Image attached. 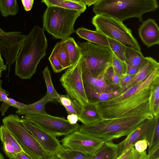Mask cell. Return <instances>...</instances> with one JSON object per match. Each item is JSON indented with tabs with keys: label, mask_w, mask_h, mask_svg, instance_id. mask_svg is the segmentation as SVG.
I'll return each mask as SVG.
<instances>
[{
	"label": "cell",
	"mask_w": 159,
	"mask_h": 159,
	"mask_svg": "<svg viewBox=\"0 0 159 159\" xmlns=\"http://www.w3.org/2000/svg\"><path fill=\"white\" fill-rule=\"evenodd\" d=\"M152 84L124 98L116 100L110 99L93 102L95 103L103 120L123 118L139 114L152 112L150 105Z\"/></svg>",
	"instance_id": "obj_3"
},
{
	"label": "cell",
	"mask_w": 159,
	"mask_h": 159,
	"mask_svg": "<svg viewBox=\"0 0 159 159\" xmlns=\"http://www.w3.org/2000/svg\"><path fill=\"white\" fill-rule=\"evenodd\" d=\"M2 149L4 152L9 159H17V152L14 147L7 143H2Z\"/></svg>",
	"instance_id": "obj_38"
},
{
	"label": "cell",
	"mask_w": 159,
	"mask_h": 159,
	"mask_svg": "<svg viewBox=\"0 0 159 159\" xmlns=\"http://www.w3.org/2000/svg\"><path fill=\"white\" fill-rule=\"evenodd\" d=\"M150 105L154 116L159 115V77L154 80L151 85Z\"/></svg>",
	"instance_id": "obj_27"
},
{
	"label": "cell",
	"mask_w": 159,
	"mask_h": 159,
	"mask_svg": "<svg viewBox=\"0 0 159 159\" xmlns=\"http://www.w3.org/2000/svg\"><path fill=\"white\" fill-rule=\"evenodd\" d=\"M42 73L47 87L46 93L50 102H58L59 94L54 88L52 80L50 71L48 66L45 68Z\"/></svg>",
	"instance_id": "obj_29"
},
{
	"label": "cell",
	"mask_w": 159,
	"mask_h": 159,
	"mask_svg": "<svg viewBox=\"0 0 159 159\" xmlns=\"http://www.w3.org/2000/svg\"><path fill=\"white\" fill-rule=\"evenodd\" d=\"M139 69L138 67L135 66L127 65L126 74L131 75H136Z\"/></svg>",
	"instance_id": "obj_44"
},
{
	"label": "cell",
	"mask_w": 159,
	"mask_h": 159,
	"mask_svg": "<svg viewBox=\"0 0 159 159\" xmlns=\"http://www.w3.org/2000/svg\"><path fill=\"white\" fill-rule=\"evenodd\" d=\"M24 119L55 136L66 135L78 130L77 123L71 124L65 118L46 113L25 115Z\"/></svg>",
	"instance_id": "obj_10"
},
{
	"label": "cell",
	"mask_w": 159,
	"mask_h": 159,
	"mask_svg": "<svg viewBox=\"0 0 159 159\" xmlns=\"http://www.w3.org/2000/svg\"></svg>",
	"instance_id": "obj_53"
},
{
	"label": "cell",
	"mask_w": 159,
	"mask_h": 159,
	"mask_svg": "<svg viewBox=\"0 0 159 159\" xmlns=\"http://www.w3.org/2000/svg\"><path fill=\"white\" fill-rule=\"evenodd\" d=\"M23 123L51 159H56V155L63 147L56 137L23 118Z\"/></svg>",
	"instance_id": "obj_12"
},
{
	"label": "cell",
	"mask_w": 159,
	"mask_h": 159,
	"mask_svg": "<svg viewBox=\"0 0 159 159\" xmlns=\"http://www.w3.org/2000/svg\"><path fill=\"white\" fill-rule=\"evenodd\" d=\"M0 140L2 143H7L10 144L17 153L24 151L13 134L3 125L0 126Z\"/></svg>",
	"instance_id": "obj_28"
},
{
	"label": "cell",
	"mask_w": 159,
	"mask_h": 159,
	"mask_svg": "<svg viewBox=\"0 0 159 159\" xmlns=\"http://www.w3.org/2000/svg\"><path fill=\"white\" fill-rule=\"evenodd\" d=\"M64 40L71 66L76 63L82 57L81 50L74 38L69 36Z\"/></svg>",
	"instance_id": "obj_25"
},
{
	"label": "cell",
	"mask_w": 159,
	"mask_h": 159,
	"mask_svg": "<svg viewBox=\"0 0 159 159\" xmlns=\"http://www.w3.org/2000/svg\"><path fill=\"white\" fill-rule=\"evenodd\" d=\"M117 159H149L146 151L139 152L132 146L125 152L120 156Z\"/></svg>",
	"instance_id": "obj_34"
},
{
	"label": "cell",
	"mask_w": 159,
	"mask_h": 159,
	"mask_svg": "<svg viewBox=\"0 0 159 159\" xmlns=\"http://www.w3.org/2000/svg\"><path fill=\"white\" fill-rule=\"evenodd\" d=\"M135 75H131L126 74L121 77L120 86L124 91L127 85L131 82Z\"/></svg>",
	"instance_id": "obj_39"
},
{
	"label": "cell",
	"mask_w": 159,
	"mask_h": 159,
	"mask_svg": "<svg viewBox=\"0 0 159 159\" xmlns=\"http://www.w3.org/2000/svg\"><path fill=\"white\" fill-rule=\"evenodd\" d=\"M85 92L89 102L102 101L110 99L120 94L124 90L120 89L110 92H100L93 89L84 83Z\"/></svg>",
	"instance_id": "obj_21"
},
{
	"label": "cell",
	"mask_w": 159,
	"mask_h": 159,
	"mask_svg": "<svg viewBox=\"0 0 159 159\" xmlns=\"http://www.w3.org/2000/svg\"><path fill=\"white\" fill-rule=\"evenodd\" d=\"M148 146L147 142L145 139L139 140L136 142L134 144L135 149L139 152L145 151Z\"/></svg>",
	"instance_id": "obj_40"
},
{
	"label": "cell",
	"mask_w": 159,
	"mask_h": 159,
	"mask_svg": "<svg viewBox=\"0 0 159 159\" xmlns=\"http://www.w3.org/2000/svg\"><path fill=\"white\" fill-rule=\"evenodd\" d=\"M159 69V62L151 57H147V61L125 89L126 90L135 85L145 81L151 74Z\"/></svg>",
	"instance_id": "obj_17"
},
{
	"label": "cell",
	"mask_w": 159,
	"mask_h": 159,
	"mask_svg": "<svg viewBox=\"0 0 159 159\" xmlns=\"http://www.w3.org/2000/svg\"><path fill=\"white\" fill-rule=\"evenodd\" d=\"M157 0H100L93 5L95 14H102L123 21L137 18L142 21L145 13L156 11Z\"/></svg>",
	"instance_id": "obj_4"
},
{
	"label": "cell",
	"mask_w": 159,
	"mask_h": 159,
	"mask_svg": "<svg viewBox=\"0 0 159 159\" xmlns=\"http://www.w3.org/2000/svg\"><path fill=\"white\" fill-rule=\"evenodd\" d=\"M82 61L81 57L68 68L60 80L67 94L81 106L89 102L82 78Z\"/></svg>",
	"instance_id": "obj_9"
},
{
	"label": "cell",
	"mask_w": 159,
	"mask_h": 159,
	"mask_svg": "<svg viewBox=\"0 0 159 159\" xmlns=\"http://www.w3.org/2000/svg\"><path fill=\"white\" fill-rule=\"evenodd\" d=\"M138 33L142 42L150 47L159 43V28L155 20L148 19L144 21L138 30Z\"/></svg>",
	"instance_id": "obj_14"
},
{
	"label": "cell",
	"mask_w": 159,
	"mask_h": 159,
	"mask_svg": "<svg viewBox=\"0 0 159 159\" xmlns=\"http://www.w3.org/2000/svg\"><path fill=\"white\" fill-rule=\"evenodd\" d=\"M147 142L149 159H159V115L154 116Z\"/></svg>",
	"instance_id": "obj_16"
},
{
	"label": "cell",
	"mask_w": 159,
	"mask_h": 159,
	"mask_svg": "<svg viewBox=\"0 0 159 159\" xmlns=\"http://www.w3.org/2000/svg\"><path fill=\"white\" fill-rule=\"evenodd\" d=\"M5 102L10 107L11 106L20 109L24 107L26 104L16 101L13 99L8 98Z\"/></svg>",
	"instance_id": "obj_41"
},
{
	"label": "cell",
	"mask_w": 159,
	"mask_h": 159,
	"mask_svg": "<svg viewBox=\"0 0 159 159\" xmlns=\"http://www.w3.org/2000/svg\"><path fill=\"white\" fill-rule=\"evenodd\" d=\"M2 80H0V102H6L8 98L9 95L7 92L4 90L2 87Z\"/></svg>",
	"instance_id": "obj_42"
},
{
	"label": "cell",
	"mask_w": 159,
	"mask_h": 159,
	"mask_svg": "<svg viewBox=\"0 0 159 159\" xmlns=\"http://www.w3.org/2000/svg\"><path fill=\"white\" fill-rule=\"evenodd\" d=\"M77 43L82 54V64L88 72L94 78L103 76L111 66L113 53L110 48L89 42Z\"/></svg>",
	"instance_id": "obj_6"
},
{
	"label": "cell",
	"mask_w": 159,
	"mask_h": 159,
	"mask_svg": "<svg viewBox=\"0 0 159 159\" xmlns=\"http://www.w3.org/2000/svg\"><path fill=\"white\" fill-rule=\"evenodd\" d=\"M103 76L110 84L120 87V81L122 75L117 74L111 66L107 69Z\"/></svg>",
	"instance_id": "obj_36"
},
{
	"label": "cell",
	"mask_w": 159,
	"mask_h": 159,
	"mask_svg": "<svg viewBox=\"0 0 159 159\" xmlns=\"http://www.w3.org/2000/svg\"><path fill=\"white\" fill-rule=\"evenodd\" d=\"M58 102L65 107L68 114H73L78 116L79 115L81 106L68 95L59 94Z\"/></svg>",
	"instance_id": "obj_26"
},
{
	"label": "cell",
	"mask_w": 159,
	"mask_h": 159,
	"mask_svg": "<svg viewBox=\"0 0 159 159\" xmlns=\"http://www.w3.org/2000/svg\"><path fill=\"white\" fill-rule=\"evenodd\" d=\"M73 1H83V0H71Z\"/></svg>",
	"instance_id": "obj_51"
},
{
	"label": "cell",
	"mask_w": 159,
	"mask_h": 159,
	"mask_svg": "<svg viewBox=\"0 0 159 159\" xmlns=\"http://www.w3.org/2000/svg\"><path fill=\"white\" fill-rule=\"evenodd\" d=\"M2 72V71H0V78L1 77V76Z\"/></svg>",
	"instance_id": "obj_52"
},
{
	"label": "cell",
	"mask_w": 159,
	"mask_h": 159,
	"mask_svg": "<svg viewBox=\"0 0 159 159\" xmlns=\"http://www.w3.org/2000/svg\"><path fill=\"white\" fill-rule=\"evenodd\" d=\"M125 62L127 65L135 66L139 69L147 61V57H144L141 52L127 46L125 51Z\"/></svg>",
	"instance_id": "obj_24"
},
{
	"label": "cell",
	"mask_w": 159,
	"mask_h": 159,
	"mask_svg": "<svg viewBox=\"0 0 159 159\" xmlns=\"http://www.w3.org/2000/svg\"><path fill=\"white\" fill-rule=\"evenodd\" d=\"M111 66L114 70L119 75H122L126 74L127 67L125 61L118 58L113 53Z\"/></svg>",
	"instance_id": "obj_37"
},
{
	"label": "cell",
	"mask_w": 159,
	"mask_h": 159,
	"mask_svg": "<svg viewBox=\"0 0 159 159\" xmlns=\"http://www.w3.org/2000/svg\"><path fill=\"white\" fill-rule=\"evenodd\" d=\"M153 118L144 121L136 129L126 136L125 139L118 144V157L125 152L137 141L146 139L148 132L153 121Z\"/></svg>",
	"instance_id": "obj_13"
},
{
	"label": "cell",
	"mask_w": 159,
	"mask_h": 159,
	"mask_svg": "<svg viewBox=\"0 0 159 159\" xmlns=\"http://www.w3.org/2000/svg\"><path fill=\"white\" fill-rule=\"evenodd\" d=\"M47 7L55 6L72 10L84 12L86 9V5L83 1L71 0H42Z\"/></svg>",
	"instance_id": "obj_23"
},
{
	"label": "cell",
	"mask_w": 159,
	"mask_h": 159,
	"mask_svg": "<svg viewBox=\"0 0 159 159\" xmlns=\"http://www.w3.org/2000/svg\"><path fill=\"white\" fill-rule=\"evenodd\" d=\"M58 57L60 64L64 70L71 66L64 39L63 40L58 52Z\"/></svg>",
	"instance_id": "obj_35"
},
{
	"label": "cell",
	"mask_w": 159,
	"mask_h": 159,
	"mask_svg": "<svg viewBox=\"0 0 159 159\" xmlns=\"http://www.w3.org/2000/svg\"><path fill=\"white\" fill-rule=\"evenodd\" d=\"M62 42L63 40H62L56 44L48 58L52 69L56 73H60L64 70L60 64L58 57V52Z\"/></svg>",
	"instance_id": "obj_33"
},
{
	"label": "cell",
	"mask_w": 159,
	"mask_h": 159,
	"mask_svg": "<svg viewBox=\"0 0 159 159\" xmlns=\"http://www.w3.org/2000/svg\"><path fill=\"white\" fill-rule=\"evenodd\" d=\"M17 159H33L29 155L24 151L17 153Z\"/></svg>",
	"instance_id": "obj_46"
},
{
	"label": "cell",
	"mask_w": 159,
	"mask_h": 159,
	"mask_svg": "<svg viewBox=\"0 0 159 159\" xmlns=\"http://www.w3.org/2000/svg\"><path fill=\"white\" fill-rule=\"evenodd\" d=\"M18 11L16 0H0V11L3 17L15 16Z\"/></svg>",
	"instance_id": "obj_30"
},
{
	"label": "cell",
	"mask_w": 159,
	"mask_h": 159,
	"mask_svg": "<svg viewBox=\"0 0 159 159\" xmlns=\"http://www.w3.org/2000/svg\"><path fill=\"white\" fill-rule=\"evenodd\" d=\"M2 121L3 125L14 135L24 152L33 159H51L24 126L22 118L16 114H11L4 118Z\"/></svg>",
	"instance_id": "obj_7"
},
{
	"label": "cell",
	"mask_w": 159,
	"mask_h": 159,
	"mask_svg": "<svg viewBox=\"0 0 159 159\" xmlns=\"http://www.w3.org/2000/svg\"><path fill=\"white\" fill-rule=\"evenodd\" d=\"M109 48L113 53L121 60L125 61V51L126 46L120 42L107 37Z\"/></svg>",
	"instance_id": "obj_32"
},
{
	"label": "cell",
	"mask_w": 159,
	"mask_h": 159,
	"mask_svg": "<svg viewBox=\"0 0 159 159\" xmlns=\"http://www.w3.org/2000/svg\"><path fill=\"white\" fill-rule=\"evenodd\" d=\"M48 41L44 30L34 26L26 37L15 61L16 75L22 80L30 79L36 71L37 66L46 55Z\"/></svg>",
	"instance_id": "obj_1"
},
{
	"label": "cell",
	"mask_w": 159,
	"mask_h": 159,
	"mask_svg": "<svg viewBox=\"0 0 159 159\" xmlns=\"http://www.w3.org/2000/svg\"><path fill=\"white\" fill-rule=\"evenodd\" d=\"M50 102L47 93L41 99L31 104L25 105L17 109L16 113L19 115H32L46 113L45 110L46 104Z\"/></svg>",
	"instance_id": "obj_20"
},
{
	"label": "cell",
	"mask_w": 159,
	"mask_h": 159,
	"mask_svg": "<svg viewBox=\"0 0 159 159\" xmlns=\"http://www.w3.org/2000/svg\"><path fill=\"white\" fill-rule=\"evenodd\" d=\"M5 32L2 29L0 28V34L4 33Z\"/></svg>",
	"instance_id": "obj_50"
},
{
	"label": "cell",
	"mask_w": 159,
	"mask_h": 159,
	"mask_svg": "<svg viewBox=\"0 0 159 159\" xmlns=\"http://www.w3.org/2000/svg\"><path fill=\"white\" fill-rule=\"evenodd\" d=\"M100 0H83L86 5L89 7L96 3Z\"/></svg>",
	"instance_id": "obj_48"
},
{
	"label": "cell",
	"mask_w": 159,
	"mask_h": 159,
	"mask_svg": "<svg viewBox=\"0 0 159 159\" xmlns=\"http://www.w3.org/2000/svg\"><path fill=\"white\" fill-rule=\"evenodd\" d=\"M105 141L78 130L66 135L61 142L65 148L74 150L93 156Z\"/></svg>",
	"instance_id": "obj_11"
},
{
	"label": "cell",
	"mask_w": 159,
	"mask_h": 159,
	"mask_svg": "<svg viewBox=\"0 0 159 159\" xmlns=\"http://www.w3.org/2000/svg\"><path fill=\"white\" fill-rule=\"evenodd\" d=\"M82 67L84 83L94 90L100 92H107L122 89L119 86L110 84L103 75L98 78L92 77L82 64Z\"/></svg>",
	"instance_id": "obj_15"
},
{
	"label": "cell",
	"mask_w": 159,
	"mask_h": 159,
	"mask_svg": "<svg viewBox=\"0 0 159 159\" xmlns=\"http://www.w3.org/2000/svg\"><path fill=\"white\" fill-rule=\"evenodd\" d=\"M7 69V65L4 63V61L2 57L0 48V71H2L3 70H6Z\"/></svg>",
	"instance_id": "obj_47"
},
{
	"label": "cell",
	"mask_w": 159,
	"mask_h": 159,
	"mask_svg": "<svg viewBox=\"0 0 159 159\" xmlns=\"http://www.w3.org/2000/svg\"><path fill=\"white\" fill-rule=\"evenodd\" d=\"M76 33L81 38L96 44L109 47L107 37L97 30H92L83 27L77 29Z\"/></svg>",
	"instance_id": "obj_19"
},
{
	"label": "cell",
	"mask_w": 159,
	"mask_h": 159,
	"mask_svg": "<svg viewBox=\"0 0 159 159\" xmlns=\"http://www.w3.org/2000/svg\"><path fill=\"white\" fill-rule=\"evenodd\" d=\"M118 152V144L112 141H105L91 159H117Z\"/></svg>",
	"instance_id": "obj_22"
},
{
	"label": "cell",
	"mask_w": 159,
	"mask_h": 159,
	"mask_svg": "<svg viewBox=\"0 0 159 159\" xmlns=\"http://www.w3.org/2000/svg\"><path fill=\"white\" fill-rule=\"evenodd\" d=\"M92 156L72 149L63 148L56 155V159H91Z\"/></svg>",
	"instance_id": "obj_31"
},
{
	"label": "cell",
	"mask_w": 159,
	"mask_h": 159,
	"mask_svg": "<svg viewBox=\"0 0 159 159\" xmlns=\"http://www.w3.org/2000/svg\"><path fill=\"white\" fill-rule=\"evenodd\" d=\"M92 23L96 30L107 37L141 52V48L131 30L123 21L104 15L95 14L92 19Z\"/></svg>",
	"instance_id": "obj_8"
},
{
	"label": "cell",
	"mask_w": 159,
	"mask_h": 159,
	"mask_svg": "<svg viewBox=\"0 0 159 159\" xmlns=\"http://www.w3.org/2000/svg\"><path fill=\"white\" fill-rule=\"evenodd\" d=\"M34 0H21L24 9L26 11H30L32 8Z\"/></svg>",
	"instance_id": "obj_43"
},
{
	"label": "cell",
	"mask_w": 159,
	"mask_h": 159,
	"mask_svg": "<svg viewBox=\"0 0 159 159\" xmlns=\"http://www.w3.org/2000/svg\"><path fill=\"white\" fill-rule=\"evenodd\" d=\"M67 120L71 124H76L78 120V116L73 114H68L67 116Z\"/></svg>",
	"instance_id": "obj_45"
},
{
	"label": "cell",
	"mask_w": 159,
	"mask_h": 159,
	"mask_svg": "<svg viewBox=\"0 0 159 159\" xmlns=\"http://www.w3.org/2000/svg\"><path fill=\"white\" fill-rule=\"evenodd\" d=\"M82 13L57 7H47L43 16V29L54 38L64 39L75 32V22Z\"/></svg>",
	"instance_id": "obj_5"
},
{
	"label": "cell",
	"mask_w": 159,
	"mask_h": 159,
	"mask_svg": "<svg viewBox=\"0 0 159 159\" xmlns=\"http://www.w3.org/2000/svg\"><path fill=\"white\" fill-rule=\"evenodd\" d=\"M4 158L3 155L0 152V159H3Z\"/></svg>",
	"instance_id": "obj_49"
},
{
	"label": "cell",
	"mask_w": 159,
	"mask_h": 159,
	"mask_svg": "<svg viewBox=\"0 0 159 159\" xmlns=\"http://www.w3.org/2000/svg\"><path fill=\"white\" fill-rule=\"evenodd\" d=\"M152 112L139 114L123 118L102 120L89 125L80 126L78 130L104 141H111L127 136L145 120L153 118Z\"/></svg>",
	"instance_id": "obj_2"
},
{
	"label": "cell",
	"mask_w": 159,
	"mask_h": 159,
	"mask_svg": "<svg viewBox=\"0 0 159 159\" xmlns=\"http://www.w3.org/2000/svg\"><path fill=\"white\" fill-rule=\"evenodd\" d=\"M78 120L83 125H89L103 120L100 116L94 102H89L81 106Z\"/></svg>",
	"instance_id": "obj_18"
}]
</instances>
